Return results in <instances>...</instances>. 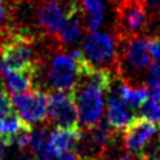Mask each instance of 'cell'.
Returning a JSON list of instances; mask_svg holds the SVG:
<instances>
[{
    "label": "cell",
    "instance_id": "1",
    "mask_svg": "<svg viewBox=\"0 0 160 160\" xmlns=\"http://www.w3.org/2000/svg\"><path fill=\"white\" fill-rule=\"evenodd\" d=\"M0 58L9 69L37 72H41L45 60L37 49V38L31 32L20 29H15L0 41Z\"/></svg>",
    "mask_w": 160,
    "mask_h": 160
},
{
    "label": "cell",
    "instance_id": "2",
    "mask_svg": "<svg viewBox=\"0 0 160 160\" xmlns=\"http://www.w3.org/2000/svg\"><path fill=\"white\" fill-rule=\"evenodd\" d=\"M50 50L52 57L44 60L41 68L45 70L48 85L54 91L74 93L81 76L79 60L74 58L72 53H66L61 45L50 42Z\"/></svg>",
    "mask_w": 160,
    "mask_h": 160
},
{
    "label": "cell",
    "instance_id": "3",
    "mask_svg": "<svg viewBox=\"0 0 160 160\" xmlns=\"http://www.w3.org/2000/svg\"><path fill=\"white\" fill-rule=\"evenodd\" d=\"M119 37L114 32H91L82 42V53L90 65L98 69H106L119 78L121 56Z\"/></svg>",
    "mask_w": 160,
    "mask_h": 160
},
{
    "label": "cell",
    "instance_id": "4",
    "mask_svg": "<svg viewBox=\"0 0 160 160\" xmlns=\"http://www.w3.org/2000/svg\"><path fill=\"white\" fill-rule=\"evenodd\" d=\"M119 56H121V70L119 79L135 85L138 76H146L152 65L151 56L148 53L147 40L142 36H131L119 38ZM136 86V85H135Z\"/></svg>",
    "mask_w": 160,
    "mask_h": 160
},
{
    "label": "cell",
    "instance_id": "5",
    "mask_svg": "<svg viewBox=\"0 0 160 160\" xmlns=\"http://www.w3.org/2000/svg\"><path fill=\"white\" fill-rule=\"evenodd\" d=\"M115 33L119 38L142 36L150 29L146 0H117Z\"/></svg>",
    "mask_w": 160,
    "mask_h": 160
},
{
    "label": "cell",
    "instance_id": "6",
    "mask_svg": "<svg viewBox=\"0 0 160 160\" xmlns=\"http://www.w3.org/2000/svg\"><path fill=\"white\" fill-rule=\"evenodd\" d=\"M77 0H38L35 5V19L42 37L50 42L61 31L68 16L77 7Z\"/></svg>",
    "mask_w": 160,
    "mask_h": 160
},
{
    "label": "cell",
    "instance_id": "7",
    "mask_svg": "<svg viewBox=\"0 0 160 160\" xmlns=\"http://www.w3.org/2000/svg\"><path fill=\"white\" fill-rule=\"evenodd\" d=\"M47 124L50 127H79V117L74 93L53 91L49 94Z\"/></svg>",
    "mask_w": 160,
    "mask_h": 160
},
{
    "label": "cell",
    "instance_id": "8",
    "mask_svg": "<svg viewBox=\"0 0 160 160\" xmlns=\"http://www.w3.org/2000/svg\"><path fill=\"white\" fill-rule=\"evenodd\" d=\"M13 103L21 118L31 124H44L48 121L49 94L38 88L22 94L12 95Z\"/></svg>",
    "mask_w": 160,
    "mask_h": 160
},
{
    "label": "cell",
    "instance_id": "9",
    "mask_svg": "<svg viewBox=\"0 0 160 160\" xmlns=\"http://www.w3.org/2000/svg\"><path fill=\"white\" fill-rule=\"evenodd\" d=\"M158 130L156 123L143 117H136L135 121L122 131L124 150L132 155H140Z\"/></svg>",
    "mask_w": 160,
    "mask_h": 160
},
{
    "label": "cell",
    "instance_id": "10",
    "mask_svg": "<svg viewBox=\"0 0 160 160\" xmlns=\"http://www.w3.org/2000/svg\"><path fill=\"white\" fill-rule=\"evenodd\" d=\"M136 117L138 115H135L132 107L122 98L119 90L111 93L107 102V122L112 128L123 131L135 121Z\"/></svg>",
    "mask_w": 160,
    "mask_h": 160
},
{
    "label": "cell",
    "instance_id": "11",
    "mask_svg": "<svg viewBox=\"0 0 160 160\" xmlns=\"http://www.w3.org/2000/svg\"><path fill=\"white\" fill-rule=\"evenodd\" d=\"M2 76L11 95L22 94L31 91L36 86V78L38 76L37 70H13L7 66H2Z\"/></svg>",
    "mask_w": 160,
    "mask_h": 160
},
{
    "label": "cell",
    "instance_id": "12",
    "mask_svg": "<svg viewBox=\"0 0 160 160\" xmlns=\"http://www.w3.org/2000/svg\"><path fill=\"white\" fill-rule=\"evenodd\" d=\"M79 136H81V127H53V131L50 132L49 138L50 150H52L56 158H58L76 148Z\"/></svg>",
    "mask_w": 160,
    "mask_h": 160
},
{
    "label": "cell",
    "instance_id": "13",
    "mask_svg": "<svg viewBox=\"0 0 160 160\" xmlns=\"http://www.w3.org/2000/svg\"><path fill=\"white\" fill-rule=\"evenodd\" d=\"M83 31H86V29H85L83 19H82L81 9H79V2H78L77 7L68 16L65 24L62 25L61 31L58 32V35L54 38V41H52V44L61 45V47L70 45L73 42H76L77 40L81 37Z\"/></svg>",
    "mask_w": 160,
    "mask_h": 160
},
{
    "label": "cell",
    "instance_id": "14",
    "mask_svg": "<svg viewBox=\"0 0 160 160\" xmlns=\"http://www.w3.org/2000/svg\"><path fill=\"white\" fill-rule=\"evenodd\" d=\"M79 9H81L86 32H95L99 28L102 20H103L106 9L103 0H81L79 2Z\"/></svg>",
    "mask_w": 160,
    "mask_h": 160
},
{
    "label": "cell",
    "instance_id": "15",
    "mask_svg": "<svg viewBox=\"0 0 160 160\" xmlns=\"http://www.w3.org/2000/svg\"><path fill=\"white\" fill-rule=\"evenodd\" d=\"M50 126L44 123L38 127L33 128L32 131V139H31V151L37 160H54L56 156L50 150L49 138L50 132L49 131Z\"/></svg>",
    "mask_w": 160,
    "mask_h": 160
},
{
    "label": "cell",
    "instance_id": "16",
    "mask_svg": "<svg viewBox=\"0 0 160 160\" xmlns=\"http://www.w3.org/2000/svg\"><path fill=\"white\" fill-rule=\"evenodd\" d=\"M18 4L15 0H0V41L16 29Z\"/></svg>",
    "mask_w": 160,
    "mask_h": 160
},
{
    "label": "cell",
    "instance_id": "17",
    "mask_svg": "<svg viewBox=\"0 0 160 160\" xmlns=\"http://www.w3.org/2000/svg\"><path fill=\"white\" fill-rule=\"evenodd\" d=\"M118 90H119V93H121L122 98L132 108L142 107L143 103H144L148 98L147 88H144V86L138 88V86H135V85L130 83L127 81H122Z\"/></svg>",
    "mask_w": 160,
    "mask_h": 160
},
{
    "label": "cell",
    "instance_id": "18",
    "mask_svg": "<svg viewBox=\"0 0 160 160\" xmlns=\"http://www.w3.org/2000/svg\"><path fill=\"white\" fill-rule=\"evenodd\" d=\"M16 111V107L13 103V98L11 93H8L7 89L3 86L0 88V122L7 119L11 114Z\"/></svg>",
    "mask_w": 160,
    "mask_h": 160
},
{
    "label": "cell",
    "instance_id": "19",
    "mask_svg": "<svg viewBox=\"0 0 160 160\" xmlns=\"http://www.w3.org/2000/svg\"><path fill=\"white\" fill-rule=\"evenodd\" d=\"M140 117L159 124L160 123V102L148 98V101H146L142 106Z\"/></svg>",
    "mask_w": 160,
    "mask_h": 160
},
{
    "label": "cell",
    "instance_id": "20",
    "mask_svg": "<svg viewBox=\"0 0 160 160\" xmlns=\"http://www.w3.org/2000/svg\"><path fill=\"white\" fill-rule=\"evenodd\" d=\"M148 20L151 25H160V0H146Z\"/></svg>",
    "mask_w": 160,
    "mask_h": 160
},
{
    "label": "cell",
    "instance_id": "21",
    "mask_svg": "<svg viewBox=\"0 0 160 160\" xmlns=\"http://www.w3.org/2000/svg\"><path fill=\"white\" fill-rule=\"evenodd\" d=\"M147 47L148 53H150L153 62L160 64V35L147 38Z\"/></svg>",
    "mask_w": 160,
    "mask_h": 160
},
{
    "label": "cell",
    "instance_id": "22",
    "mask_svg": "<svg viewBox=\"0 0 160 160\" xmlns=\"http://www.w3.org/2000/svg\"><path fill=\"white\" fill-rule=\"evenodd\" d=\"M139 160H160V144L143 151L139 155Z\"/></svg>",
    "mask_w": 160,
    "mask_h": 160
},
{
    "label": "cell",
    "instance_id": "23",
    "mask_svg": "<svg viewBox=\"0 0 160 160\" xmlns=\"http://www.w3.org/2000/svg\"><path fill=\"white\" fill-rule=\"evenodd\" d=\"M57 160H81V158H79V155L76 151H69V152L64 153V155L58 156Z\"/></svg>",
    "mask_w": 160,
    "mask_h": 160
},
{
    "label": "cell",
    "instance_id": "24",
    "mask_svg": "<svg viewBox=\"0 0 160 160\" xmlns=\"http://www.w3.org/2000/svg\"><path fill=\"white\" fill-rule=\"evenodd\" d=\"M7 147H9L3 139H0V160H5V152H7Z\"/></svg>",
    "mask_w": 160,
    "mask_h": 160
},
{
    "label": "cell",
    "instance_id": "25",
    "mask_svg": "<svg viewBox=\"0 0 160 160\" xmlns=\"http://www.w3.org/2000/svg\"><path fill=\"white\" fill-rule=\"evenodd\" d=\"M118 160H139V155H132V153H124Z\"/></svg>",
    "mask_w": 160,
    "mask_h": 160
},
{
    "label": "cell",
    "instance_id": "26",
    "mask_svg": "<svg viewBox=\"0 0 160 160\" xmlns=\"http://www.w3.org/2000/svg\"><path fill=\"white\" fill-rule=\"evenodd\" d=\"M16 160H37L35 156H31V155H28V153H24L22 156H20L19 159H16Z\"/></svg>",
    "mask_w": 160,
    "mask_h": 160
},
{
    "label": "cell",
    "instance_id": "27",
    "mask_svg": "<svg viewBox=\"0 0 160 160\" xmlns=\"http://www.w3.org/2000/svg\"><path fill=\"white\" fill-rule=\"evenodd\" d=\"M158 128H159V132H160V123L158 124Z\"/></svg>",
    "mask_w": 160,
    "mask_h": 160
},
{
    "label": "cell",
    "instance_id": "28",
    "mask_svg": "<svg viewBox=\"0 0 160 160\" xmlns=\"http://www.w3.org/2000/svg\"><path fill=\"white\" fill-rule=\"evenodd\" d=\"M159 144H160V143H159Z\"/></svg>",
    "mask_w": 160,
    "mask_h": 160
},
{
    "label": "cell",
    "instance_id": "29",
    "mask_svg": "<svg viewBox=\"0 0 160 160\" xmlns=\"http://www.w3.org/2000/svg\"><path fill=\"white\" fill-rule=\"evenodd\" d=\"M0 88H2V86H0Z\"/></svg>",
    "mask_w": 160,
    "mask_h": 160
}]
</instances>
